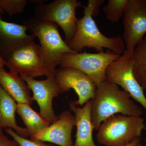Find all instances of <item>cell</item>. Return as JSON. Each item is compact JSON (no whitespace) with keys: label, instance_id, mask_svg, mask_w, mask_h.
Returning <instances> with one entry per match:
<instances>
[{"label":"cell","instance_id":"cell-1","mask_svg":"<svg viewBox=\"0 0 146 146\" xmlns=\"http://www.w3.org/2000/svg\"><path fill=\"white\" fill-rule=\"evenodd\" d=\"M131 98L115 84L106 81L102 82L91 100V118L94 129L98 130L105 120L117 114L141 117L143 109Z\"/></svg>","mask_w":146,"mask_h":146},{"label":"cell","instance_id":"cell-2","mask_svg":"<svg viewBox=\"0 0 146 146\" xmlns=\"http://www.w3.org/2000/svg\"><path fill=\"white\" fill-rule=\"evenodd\" d=\"M84 16L78 20L75 34L68 46L77 53L85 48H94L98 52L104 48L120 55L125 51V45L122 37H108L102 34L93 18L92 7L88 2L84 9Z\"/></svg>","mask_w":146,"mask_h":146},{"label":"cell","instance_id":"cell-3","mask_svg":"<svg viewBox=\"0 0 146 146\" xmlns=\"http://www.w3.org/2000/svg\"><path fill=\"white\" fill-rule=\"evenodd\" d=\"M145 128L142 117L117 114L103 122L96 139L105 146H124L141 138Z\"/></svg>","mask_w":146,"mask_h":146},{"label":"cell","instance_id":"cell-4","mask_svg":"<svg viewBox=\"0 0 146 146\" xmlns=\"http://www.w3.org/2000/svg\"><path fill=\"white\" fill-rule=\"evenodd\" d=\"M28 30L39 39L51 72L54 74L56 67L60 65L63 54L77 53L71 49L63 40L55 23L43 21L36 16L24 21Z\"/></svg>","mask_w":146,"mask_h":146},{"label":"cell","instance_id":"cell-5","mask_svg":"<svg viewBox=\"0 0 146 146\" xmlns=\"http://www.w3.org/2000/svg\"><path fill=\"white\" fill-rule=\"evenodd\" d=\"M6 66L15 75L23 74L33 78L53 74L50 70L40 45L32 41L12 53Z\"/></svg>","mask_w":146,"mask_h":146},{"label":"cell","instance_id":"cell-6","mask_svg":"<svg viewBox=\"0 0 146 146\" xmlns=\"http://www.w3.org/2000/svg\"><path fill=\"white\" fill-rule=\"evenodd\" d=\"M120 55L110 51L97 53L79 52L63 54L61 68H72L81 71L89 76L97 87L106 81V69L110 63L117 59Z\"/></svg>","mask_w":146,"mask_h":146},{"label":"cell","instance_id":"cell-7","mask_svg":"<svg viewBox=\"0 0 146 146\" xmlns=\"http://www.w3.org/2000/svg\"><path fill=\"white\" fill-rule=\"evenodd\" d=\"M133 50L126 49L122 55L112 62L106 70V81L123 88L146 110V98L143 88L133 74Z\"/></svg>","mask_w":146,"mask_h":146},{"label":"cell","instance_id":"cell-8","mask_svg":"<svg viewBox=\"0 0 146 146\" xmlns=\"http://www.w3.org/2000/svg\"><path fill=\"white\" fill-rule=\"evenodd\" d=\"M82 3L77 0H56L35 7L36 17L43 21L55 23L63 30L65 42L69 44L75 34L78 20L76 10Z\"/></svg>","mask_w":146,"mask_h":146},{"label":"cell","instance_id":"cell-9","mask_svg":"<svg viewBox=\"0 0 146 146\" xmlns=\"http://www.w3.org/2000/svg\"><path fill=\"white\" fill-rule=\"evenodd\" d=\"M54 76L57 82L59 94L74 89L78 99L74 101L76 105L83 106L95 96L97 86L87 75L72 68L56 69Z\"/></svg>","mask_w":146,"mask_h":146},{"label":"cell","instance_id":"cell-10","mask_svg":"<svg viewBox=\"0 0 146 146\" xmlns=\"http://www.w3.org/2000/svg\"><path fill=\"white\" fill-rule=\"evenodd\" d=\"M123 18L126 49L133 50L146 34V0H128Z\"/></svg>","mask_w":146,"mask_h":146},{"label":"cell","instance_id":"cell-11","mask_svg":"<svg viewBox=\"0 0 146 146\" xmlns=\"http://www.w3.org/2000/svg\"><path fill=\"white\" fill-rule=\"evenodd\" d=\"M20 76L32 91L33 98L39 105L41 116L50 124L55 121L57 116L53 109L52 100L54 98L58 96L59 92L53 74L43 80H36L23 74Z\"/></svg>","mask_w":146,"mask_h":146},{"label":"cell","instance_id":"cell-12","mask_svg":"<svg viewBox=\"0 0 146 146\" xmlns=\"http://www.w3.org/2000/svg\"><path fill=\"white\" fill-rule=\"evenodd\" d=\"M75 119L74 115L70 110L63 111L57 116L55 121L36 136L31 137V139L49 142L60 146H74L72 134Z\"/></svg>","mask_w":146,"mask_h":146},{"label":"cell","instance_id":"cell-13","mask_svg":"<svg viewBox=\"0 0 146 146\" xmlns=\"http://www.w3.org/2000/svg\"><path fill=\"white\" fill-rule=\"evenodd\" d=\"M24 25L9 23L0 18V55L7 61L16 50L36 38L27 33Z\"/></svg>","mask_w":146,"mask_h":146},{"label":"cell","instance_id":"cell-14","mask_svg":"<svg viewBox=\"0 0 146 146\" xmlns=\"http://www.w3.org/2000/svg\"><path fill=\"white\" fill-rule=\"evenodd\" d=\"M91 100L82 108L76 105L74 102L69 103V107L74 114L75 126L76 127V139L74 146H98L93 138L94 127L91 118Z\"/></svg>","mask_w":146,"mask_h":146},{"label":"cell","instance_id":"cell-15","mask_svg":"<svg viewBox=\"0 0 146 146\" xmlns=\"http://www.w3.org/2000/svg\"><path fill=\"white\" fill-rule=\"evenodd\" d=\"M0 85L17 104H31L34 101L31 89L20 76L12 74L0 68Z\"/></svg>","mask_w":146,"mask_h":146},{"label":"cell","instance_id":"cell-16","mask_svg":"<svg viewBox=\"0 0 146 146\" xmlns=\"http://www.w3.org/2000/svg\"><path fill=\"white\" fill-rule=\"evenodd\" d=\"M17 105L15 101L0 85V128H13L18 135L26 138L30 136L28 131L16 123L15 114Z\"/></svg>","mask_w":146,"mask_h":146},{"label":"cell","instance_id":"cell-17","mask_svg":"<svg viewBox=\"0 0 146 146\" xmlns=\"http://www.w3.org/2000/svg\"><path fill=\"white\" fill-rule=\"evenodd\" d=\"M16 112L22 118L31 137L36 136L50 125L29 104H17Z\"/></svg>","mask_w":146,"mask_h":146},{"label":"cell","instance_id":"cell-18","mask_svg":"<svg viewBox=\"0 0 146 146\" xmlns=\"http://www.w3.org/2000/svg\"><path fill=\"white\" fill-rule=\"evenodd\" d=\"M133 72L138 83L146 91V35L133 51Z\"/></svg>","mask_w":146,"mask_h":146},{"label":"cell","instance_id":"cell-19","mask_svg":"<svg viewBox=\"0 0 146 146\" xmlns=\"http://www.w3.org/2000/svg\"><path fill=\"white\" fill-rule=\"evenodd\" d=\"M128 0H109L102 9L108 20L113 23L119 22L123 17Z\"/></svg>","mask_w":146,"mask_h":146},{"label":"cell","instance_id":"cell-20","mask_svg":"<svg viewBox=\"0 0 146 146\" xmlns=\"http://www.w3.org/2000/svg\"><path fill=\"white\" fill-rule=\"evenodd\" d=\"M27 3V0H0V7L11 16L23 12Z\"/></svg>","mask_w":146,"mask_h":146},{"label":"cell","instance_id":"cell-21","mask_svg":"<svg viewBox=\"0 0 146 146\" xmlns=\"http://www.w3.org/2000/svg\"><path fill=\"white\" fill-rule=\"evenodd\" d=\"M5 130L20 146H54L52 144H45L44 142L38 140H29L21 137L10 128H5Z\"/></svg>","mask_w":146,"mask_h":146},{"label":"cell","instance_id":"cell-22","mask_svg":"<svg viewBox=\"0 0 146 146\" xmlns=\"http://www.w3.org/2000/svg\"><path fill=\"white\" fill-rule=\"evenodd\" d=\"M0 146H20L17 142L11 141L3 133L2 129L0 128Z\"/></svg>","mask_w":146,"mask_h":146},{"label":"cell","instance_id":"cell-23","mask_svg":"<svg viewBox=\"0 0 146 146\" xmlns=\"http://www.w3.org/2000/svg\"><path fill=\"white\" fill-rule=\"evenodd\" d=\"M104 0H89L88 2L91 4L93 10V16H96L100 12V8L101 6L104 3Z\"/></svg>","mask_w":146,"mask_h":146},{"label":"cell","instance_id":"cell-24","mask_svg":"<svg viewBox=\"0 0 146 146\" xmlns=\"http://www.w3.org/2000/svg\"><path fill=\"white\" fill-rule=\"evenodd\" d=\"M124 146H143V145L141 143V138H138Z\"/></svg>","mask_w":146,"mask_h":146},{"label":"cell","instance_id":"cell-25","mask_svg":"<svg viewBox=\"0 0 146 146\" xmlns=\"http://www.w3.org/2000/svg\"><path fill=\"white\" fill-rule=\"evenodd\" d=\"M7 61L0 55V68L4 67L6 65Z\"/></svg>","mask_w":146,"mask_h":146},{"label":"cell","instance_id":"cell-26","mask_svg":"<svg viewBox=\"0 0 146 146\" xmlns=\"http://www.w3.org/2000/svg\"><path fill=\"white\" fill-rule=\"evenodd\" d=\"M4 13V11H3L2 9H1V8L0 7V18H1V15L3 13Z\"/></svg>","mask_w":146,"mask_h":146},{"label":"cell","instance_id":"cell-27","mask_svg":"<svg viewBox=\"0 0 146 146\" xmlns=\"http://www.w3.org/2000/svg\"><path fill=\"white\" fill-rule=\"evenodd\" d=\"M145 146H146V145Z\"/></svg>","mask_w":146,"mask_h":146}]
</instances>
